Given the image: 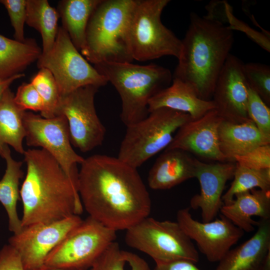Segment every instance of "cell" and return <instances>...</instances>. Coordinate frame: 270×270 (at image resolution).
<instances>
[{
	"label": "cell",
	"instance_id": "6da1fadb",
	"mask_svg": "<svg viewBox=\"0 0 270 270\" xmlns=\"http://www.w3.org/2000/svg\"><path fill=\"white\" fill-rule=\"evenodd\" d=\"M77 189L89 216L116 231L148 216L149 193L137 169L118 158L94 154L84 159Z\"/></svg>",
	"mask_w": 270,
	"mask_h": 270
},
{
	"label": "cell",
	"instance_id": "7a4b0ae2",
	"mask_svg": "<svg viewBox=\"0 0 270 270\" xmlns=\"http://www.w3.org/2000/svg\"><path fill=\"white\" fill-rule=\"evenodd\" d=\"M26 174L20 189L22 226L80 214L83 206L76 186L56 160L44 149L24 154Z\"/></svg>",
	"mask_w": 270,
	"mask_h": 270
},
{
	"label": "cell",
	"instance_id": "3957f363",
	"mask_svg": "<svg viewBox=\"0 0 270 270\" xmlns=\"http://www.w3.org/2000/svg\"><path fill=\"white\" fill-rule=\"evenodd\" d=\"M190 20L172 78L190 85L200 98L212 100L234 44V32L232 28L209 16L192 13Z\"/></svg>",
	"mask_w": 270,
	"mask_h": 270
},
{
	"label": "cell",
	"instance_id": "277c9868",
	"mask_svg": "<svg viewBox=\"0 0 270 270\" xmlns=\"http://www.w3.org/2000/svg\"><path fill=\"white\" fill-rule=\"evenodd\" d=\"M94 67L118 93L122 102L120 117L126 126L146 118L149 114L150 99L172 80L168 69L153 64L106 62L94 64Z\"/></svg>",
	"mask_w": 270,
	"mask_h": 270
},
{
	"label": "cell",
	"instance_id": "5b68a950",
	"mask_svg": "<svg viewBox=\"0 0 270 270\" xmlns=\"http://www.w3.org/2000/svg\"><path fill=\"white\" fill-rule=\"evenodd\" d=\"M137 0H101L91 15L81 54L89 62H132L128 44L130 18Z\"/></svg>",
	"mask_w": 270,
	"mask_h": 270
},
{
	"label": "cell",
	"instance_id": "8992f818",
	"mask_svg": "<svg viewBox=\"0 0 270 270\" xmlns=\"http://www.w3.org/2000/svg\"><path fill=\"white\" fill-rule=\"evenodd\" d=\"M191 119L186 113L168 108L150 112L146 118L126 126L117 158L137 169L166 149L178 129Z\"/></svg>",
	"mask_w": 270,
	"mask_h": 270
},
{
	"label": "cell",
	"instance_id": "52a82bcc",
	"mask_svg": "<svg viewBox=\"0 0 270 270\" xmlns=\"http://www.w3.org/2000/svg\"><path fill=\"white\" fill-rule=\"evenodd\" d=\"M169 0H137L128 29V44L133 60L146 61L170 56L179 57L182 40L162 22Z\"/></svg>",
	"mask_w": 270,
	"mask_h": 270
},
{
	"label": "cell",
	"instance_id": "ba28073f",
	"mask_svg": "<svg viewBox=\"0 0 270 270\" xmlns=\"http://www.w3.org/2000/svg\"><path fill=\"white\" fill-rule=\"evenodd\" d=\"M126 230V244L148 254L156 263L199 260L195 246L177 222L148 216Z\"/></svg>",
	"mask_w": 270,
	"mask_h": 270
},
{
	"label": "cell",
	"instance_id": "9c48e42d",
	"mask_svg": "<svg viewBox=\"0 0 270 270\" xmlns=\"http://www.w3.org/2000/svg\"><path fill=\"white\" fill-rule=\"evenodd\" d=\"M37 66L52 74L61 96L82 86L99 88L108 82L77 50L62 26L58 27L52 48L48 52L41 54Z\"/></svg>",
	"mask_w": 270,
	"mask_h": 270
},
{
	"label": "cell",
	"instance_id": "30bf717a",
	"mask_svg": "<svg viewBox=\"0 0 270 270\" xmlns=\"http://www.w3.org/2000/svg\"><path fill=\"white\" fill-rule=\"evenodd\" d=\"M116 231L88 217L72 230L48 256L44 266L86 270L116 238Z\"/></svg>",
	"mask_w": 270,
	"mask_h": 270
},
{
	"label": "cell",
	"instance_id": "8fae6325",
	"mask_svg": "<svg viewBox=\"0 0 270 270\" xmlns=\"http://www.w3.org/2000/svg\"><path fill=\"white\" fill-rule=\"evenodd\" d=\"M98 88L86 86L60 98L57 116L66 118L70 142L83 152L100 146L106 135V128L98 116L94 106V97Z\"/></svg>",
	"mask_w": 270,
	"mask_h": 270
},
{
	"label": "cell",
	"instance_id": "7c38bea8",
	"mask_svg": "<svg viewBox=\"0 0 270 270\" xmlns=\"http://www.w3.org/2000/svg\"><path fill=\"white\" fill-rule=\"evenodd\" d=\"M23 122L26 144L41 147L51 154L77 188L76 164H80L84 158L78 155L72 146L66 118L58 115L44 118L26 111Z\"/></svg>",
	"mask_w": 270,
	"mask_h": 270
},
{
	"label": "cell",
	"instance_id": "4fadbf2b",
	"mask_svg": "<svg viewBox=\"0 0 270 270\" xmlns=\"http://www.w3.org/2000/svg\"><path fill=\"white\" fill-rule=\"evenodd\" d=\"M82 220L73 214L60 220L23 227L8 240L18 254L24 270L43 268L48 254Z\"/></svg>",
	"mask_w": 270,
	"mask_h": 270
},
{
	"label": "cell",
	"instance_id": "5bb4252c",
	"mask_svg": "<svg viewBox=\"0 0 270 270\" xmlns=\"http://www.w3.org/2000/svg\"><path fill=\"white\" fill-rule=\"evenodd\" d=\"M176 220L184 232L195 241L210 262H220L244 233L222 214L210 222H200L192 218L190 208L180 210Z\"/></svg>",
	"mask_w": 270,
	"mask_h": 270
},
{
	"label": "cell",
	"instance_id": "9a60e30c",
	"mask_svg": "<svg viewBox=\"0 0 270 270\" xmlns=\"http://www.w3.org/2000/svg\"><path fill=\"white\" fill-rule=\"evenodd\" d=\"M244 63L230 54L216 80L212 100L225 120L240 123L250 120L247 114L248 86Z\"/></svg>",
	"mask_w": 270,
	"mask_h": 270
},
{
	"label": "cell",
	"instance_id": "2e32d148",
	"mask_svg": "<svg viewBox=\"0 0 270 270\" xmlns=\"http://www.w3.org/2000/svg\"><path fill=\"white\" fill-rule=\"evenodd\" d=\"M223 119L216 109L191 119L178 129L166 149H178L207 160L226 162L218 142V128Z\"/></svg>",
	"mask_w": 270,
	"mask_h": 270
},
{
	"label": "cell",
	"instance_id": "e0dca14e",
	"mask_svg": "<svg viewBox=\"0 0 270 270\" xmlns=\"http://www.w3.org/2000/svg\"><path fill=\"white\" fill-rule=\"evenodd\" d=\"M236 163L225 162L205 163L196 159L195 178L199 182L200 192L190 200V207L200 209L202 222L215 219L224 205L222 193L227 182L233 178Z\"/></svg>",
	"mask_w": 270,
	"mask_h": 270
},
{
	"label": "cell",
	"instance_id": "ac0fdd59",
	"mask_svg": "<svg viewBox=\"0 0 270 270\" xmlns=\"http://www.w3.org/2000/svg\"><path fill=\"white\" fill-rule=\"evenodd\" d=\"M248 240L230 249L216 270H261L270 254V219H260Z\"/></svg>",
	"mask_w": 270,
	"mask_h": 270
},
{
	"label": "cell",
	"instance_id": "d6986e66",
	"mask_svg": "<svg viewBox=\"0 0 270 270\" xmlns=\"http://www.w3.org/2000/svg\"><path fill=\"white\" fill-rule=\"evenodd\" d=\"M196 158L178 149H166L156 160L148 176L150 188H171L195 178Z\"/></svg>",
	"mask_w": 270,
	"mask_h": 270
},
{
	"label": "cell",
	"instance_id": "ffe728a7",
	"mask_svg": "<svg viewBox=\"0 0 270 270\" xmlns=\"http://www.w3.org/2000/svg\"><path fill=\"white\" fill-rule=\"evenodd\" d=\"M168 108L186 113L192 119L198 118L209 111L216 109L212 100L200 98L189 84L176 78L148 102V112L160 108Z\"/></svg>",
	"mask_w": 270,
	"mask_h": 270
},
{
	"label": "cell",
	"instance_id": "44dd1931",
	"mask_svg": "<svg viewBox=\"0 0 270 270\" xmlns=\"http://www.w3.org/2000/svg\"><path fill=\"white\" fill-rule=\"evenodd\" d=\"M220 212L244 232L254 230L260 219H270V191L255 188L236 194L230 203L224 204Z\"/></svg>",
	"mask_w": 270,
	"mask_h": 270
},
{
	"label": "cell",
	"instance_id": "7402d4cb",
	"mask_svg": "<svg viewBox=\"0 0 270 270\" xmlns=\"http://www.w3.org/2000/svg\"><path fill=\"white\" fill-rule=\"evenodd\" d=\"M218 142L226 161L233 162L236 157L260 146L270 144L250 120L236 123L223 119L218 128Z\"/></svg>",
	"mask_w": 270,
	"mask_h": 270
},
{
	"label": "cell",
	"instance_id": "603a6c76",
	"mask_svg": "<svg viewBox=\"0 0 270 270\" xmlns=\"http://www.w3.org/2000/svg\"><path fill=\"white\" fill-rule=\"evenodd\" d=\"M42 53V50L34 39L20 42L0 34V80L22 74L38 60Z\"/></svg>",
	"mask_w": 270,
	"mask_h": 270
},
{
	"label": "cell",
	"instance_id": "cb8c5ba5",
	"mask_svg": "<svg viewBox=\"0 0 270 270\" xmlns=\"http://www.w3.org/2000/svg\"><path fill=\"white\" fill-rule=\"evenodd\" d=\"M1 156L6 162V169L0 180V202L8 216L9 230L16 234L22 228L16 209L18 201L20 198V180L24 175L22 170V162L12 158L8 145L4 148Z\"/></svg>",
	"mask_w": 270,
	"mask_h": 270
},
{
	"label": "cell",
	"instance_id": "d4e9b609",
	"mask_svg": "<svg viewBox=\"0 0 270 270\" xmlns=\"http://www.w3.org/2000/svg\"><path fill=\"white\" fill-rule=\"evenodd\" d=\"M101 0H64L58 5L62 26L82 54L86 44V32L90 17Z\"/></svg>",
	"mask_w": 270,
	"mask_h": 270
},
{
	"label": "cell",
	"instance_id": "484cf974",
	"mask_svg": "<svg viewBox=\"0 0 270 270\" xmlns=\"http://www.w3.org/2000/svg\"><path fill=\"white\" fill-rule=\"evenodd\" d=\"M14 94L8 88L0 100V156L5 146L16 152H25L23 140L26 136L23 118L26 110L15 102Z\"/></svg>",
	"mask_w": 270,
	"mask_h": 270
},
{
	"label": "cell",
	"instance_id": "4316f807",
	"mask_svg": "<svg viewBox=\"0 0 270 270\" xmlns=\"http://www.w3.org/2000/svg\"><path fill=\"white\" fill-rule=\"evenodd\" d=\"M26 23L40 34L42 54L52 48L58 31V12L50 5L47 0H26Z\"/></svg>",
	"mask_w": 270,
	"mask_h": 270
},
{
	"label": "cell",
	"instance_id": "83f0119b",
	"mask_svg": "<svg viewBox=\"0 0 270 270\" xmlns=\"http://www.w3.org/2000/svg\"><path fill=\"white\" fill-rule=\"evenodd\" d=\"M233 178L230 187L222 195L224 204L230 202L236 194L256 188L270 191V168L256 170L236 164Z\"/></svg>",
	"mask_w": 270,
	"mask_h": 270
},
{
	"label": "cell",
	"instance_id": "f1b7e54d",
	"mask_svg": "<svg viewBox=\"0 0 270 270\" xmlns=\"http://www.w3.org/2000/svg\"><path fill=\"white\" fill-rule=\"evenodd\" d=\"M30 83L38 92L44 103V110L40 116L44 118L56 116L61 96L52 74L46 68H40Z\"/></svg>",
	"mask_w": 270,
	"mask_h": 270
},
{
	"label": "cell",
	"instance_id": "f546056e",
	"mask_svg": "<svg viewBox=\"0 0 270 270\" xmlns=\"http://www.w3.org/2000/svg\"><path fill=\"white\" fill-rule=\"evenodd\" d=\"M244 74L248 86L269 106L270 104V67L258 62L244 64Z\"/></svg>",
	"mask_w": 270,
	"mask_h": 270
},
{
	"label": "cell",
	"instance_id": "4dcf8cb0",
	"mask_svg": "<svg viewBox=\"0 0 270 270\" xmlns=\"http://www.w3.org/2000/svg\"><path fill=\"white\" fill-rule=\"evenodd\" d=\"M247 114L266 141L270 144V109L248 86Z\"/></svg>",
	"mask_w": 270,
	"mask_h": 270
},
{
	"label": "cell",
	"instance_id": "1f68e13d",
	"mask_svg": "<svg viewBox=\"0 0 270 270\" xmlns=\"http://www.w3.org/2000/svg\"><path fill=\"white\" fill-rule=\"evenodd\" d=\"M125 251L118 242L112 243L90 267V270H126Z\"/></svg>",
	"mask_w": 270,
	"mask_h": 270
},
{
	"label": "cell",
	"instance_id": "d6a6232c",
	"mask_svg": "<svg viewBox=\"0 0 270 270\" xmlns=\"http://www.w3.org/2000/svg\"><path fill=\"white\" fill-rule=\"evenodd\" d=\"M0 3L4 6L8 12L14 30V40L24 42L26 40L24 36V25L26 18V0H0Z\"/></svg>",
	"mask_w": 270,
	"mask_h": 270
},
{
	"label": "cell",
	"instance_id": "836d02e7",
	"mask_svg": "<svg viewBox=\"0 0 270 270\" xmlns=\"http://www.w3.org/2000/svg\"><path fill=\"white\" fill-rule=\"evenodd\" d=\"M234 162L242 166L262 170L270 168V144L260 146L246 154L236 156Z\"/></svg>",
	"mask_w": 270,
	"mask_h": 270
},
{
	"label": "cell",
	"instance_id": "e575fe53",
	"mask_svg": "<svg viewBox=\"0 0 270 270\" xmlns=\"http://www.w3.org/2000/svg\"><path fill=\"white\" fill-rule=\"evenodd\" d=\"M14 100L16 104L24 110H30L41 113L44 110L42 100L30 82L24 83L18 88Z\"/></svg>",
	"mask_w": 270,
	"mask_h": 270
},
{
	"label": "cell",
	"instance_id": "d590c367",
	"mask_svg": "<svg viewBox=\"0 0 270 270\" xmlns=\"http://www.w3.org/2000/svg\"><path fill=\"white\" fill-rule=\"evenodd\" d=\"M0 270H24L18 254L9 244L0 250Z\"/></svg>",
	"mask_w": 270,
	"mask_h": 270
},
{
	"label": "cell",
	"instance_id": "8d00e7d4",
	"mask_svg": "<svg viewBox=\"0 0 270 270\" xmlns=\"http://www.w3.org/2000/svg\"><path fill=\"white\" fill-rule=\"evenodd\" d=\"M153 270H201L195 264L188 260H179L156 263Z\"/></svg>",
	"mask_w": 270,
	"mask_h": 270
},
{
	"label": "cell",
	"instance_id": "74e56055",
	"mask_svg": "<svg viewBox=\"0 0 270 270\" xmlns=\"http://www.w3.org/2000/svg\"><path fill=\"white\" fill-rule=\"evenodd\" d=\"M127 264L130 270H150L147 262L136 254L125 251Z\"/></svg>",
	"mask_w": 270,
	"mask_h": 270
},
{
	"label": "cell",
	"instance_id": "f35d334b",
	"mask_svg": "<svg viewBox=\"0 0 270 270\" xmlns=\"http://www.w3.org/2000/svg\"><path fill=\"white\" fill-rule=\"evenodd\" d=\"M24 76V74L22 73L6 80H0V100L4 92L10 88L11 84L16 80Z\"/></svg>",
	"mask_w": 270,
	"mask_h": 270
},
{
	"label": "cell",
	"instance_id": "ab89813d",
	"mask_svg": "<svg viewBox=\"0 0 270 270\" xmlns=\"http://www.w3.org/2000/svg\"><path fill=\"white\" fill-rule=\"evenodd\" d=\"M37 270H82L76 268H51L44 266L43 268Z\"/></svg>",
	"mask_w": 270,
	"mask_h": 270
},
{
	"label": "cell",
	"instance_id": "60d3db41",
	"mask_svg": "<svg viewBox=\"0 0 270 270\" xmlns=\"http://www.w3.org/2000/svg\"><path fill=\"white\" fill-rule=\"evenodd\" d=\"M261 270H270V254L267 256Z\"/></svg>",
	"mask_w": 270,
	"mask_h": 270
}]
</instances>
